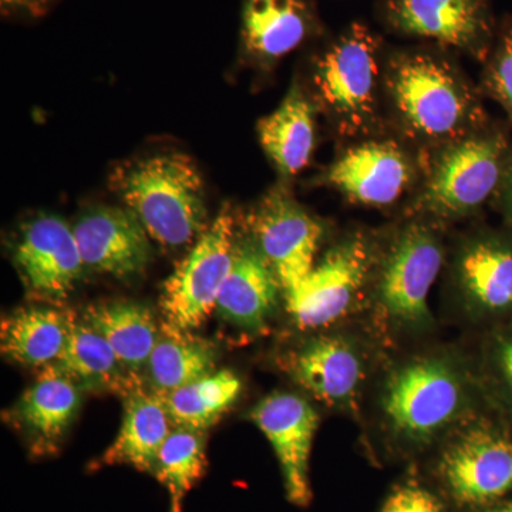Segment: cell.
<instances>
[{"label": "cell", "mask_w": 512, "mask_h": 512, "mask_svg": "<svg viewBox=\"0 0 512 512\" xmlns=\"http://www.w3.org/2000/svg\"><path fill=\"white\" fill-rule=\"evenodd\" d=\"M372 392V426L394 453L439 446L478 413L483 389L463 350L433 346L380 367Z\"/></svg>", "instance_id": "6da1fadb"}, {"label": "cell", "mask_w": 512, "mask_h": 512, "mask_svg": "<svg viewBox=\"0 0 512 512\" xmlns=\"http://www.w3.org/2000/svg\"><path fill=\"white\" fill-rule=\"evenodd\" d=\"M387 131L430 153L490 123L480 86L456 53L436 45L389 49L384 66Z\"/></svg>", "instance_id": "7a4b0ae2"}, {"label": "cell", "mask_w": 512, "mask_h": 512, "mask_svg": "<svg viewBox=\"0 0 512 512\" xmlns=\"http://www.w3.org/2000/svg\"><path fill=\"white\" fill-rule=\"evenodd\" d=\"M447 228L402 215L379 229L366 313L383 346L426 338L436 329L430 293L446 265Z\"/></svg>", "instance_id": "3957f363"}, {"label": "cell", "mask_w": 512, "mask_h": 512, "mask_svg": "<svg viewBox=\"0 0 512 512\" xmlns=\"http://www.w3.org/2000/svg\"><path fill=\"white\" fill-rule=\"evenodd\" d=\"M387 52L382 37L353 22L309 60V99L345 143L389 133L383 94Z\"/></svg>", "instance_id": "277c9868"}, {"label": "cell", "mask_w": 512, "mask_h": 512, "mask_svg": "<svg viewBox=\"0 0 512 512\" xmlns=\"http://www.w3.org/2000/svg\"><path fill=\"white\" fill-rule=\"evenodd\" d=\"M510 121L487 126L426 153L424 174L402 215L448 228L481 214L503 183L512 153Z\"/></svg>", "instance_id": "5b68a950"}, {"label": "cell", "mask_w": 512, "mask_h": 512, "mask_svg": "<svg viewBox=\"0 0 512 512\" xmlns=\"http://www.w3.org/2000/svg\"><path fill=\"white\" fill-rule=\"evenodd\" d=\"M113 183L161 247H184L207 229L204 184L197 165L185 154H160L128 164L119 168Z\"/></svg>", "instance_id": "8992f818"}, {"label": "cell", "mask_w": 512, "mask_h": 512, "mask_svg": "<svg viewBox=\"0 0 512 512\" xmlns=\"http://www.w3.org/2000/svg\"><path fill=\"white\" fill-rule=\"evenodd\" d=\"M377 247L379 229L350 228L335 239L301 285L285 296L292 325L301 332H322L366 312Z\"/></svg>", "instance_id": "52a82bcc"}, {"label": "cell", "mask_w": 512, "mask_h": 512, "mask_svg": "<svg viewBox=\"0 0 512 512\" xmlns=\"http://www.w3.org/2000/svg\"><path fill=\"white\" fill-rule=\"evenodd\" d=\"M375 333L333 328L315 332L286 353L284 369L316 402L356 414L383 362Z\"/></svg>", "instance_id": "ba28073f"}, {"label": "cell", "mask_w": 512, "mask_h": 512, "mask_svg": "<svg viewBox=\"0 0 512 512\" xmlns=\"http://www.w3.org/2000/svg\"><path fill=\"white\" fill-rule=\"evenodd\" d=\"M444 288L464 322L485 323L512 315V231L476 227L448 245Z\"/></svg>", "instance_id": "9c48e42d"}, {"label": "cell", "mask_w": 512, "mask_h": 512, "mask_svg": "<svg viewBox=\"0 0 512 512\" xmlns=\"http://www.w3.org/2000/svg\"><path fill=\"white\" fill-rule=\"evenodd\" d=\"M426 153L387 133L346 143L318 184L349 204L387 210L406 204L421 183Z\"/></svg>", "instance_id": "30bf717a"}, {"label": "cell", "mask_w": 512, "mask_h": 512, "mask_svg": "<svg viewBox=\"0 0 512 512\" xmlns=\"http://www.w3.org/2000/svg\"><path fill=\"white\" fill-rule=\"evenodd\" d=\"M437 448L441 483L460 507H483L511 493L512 439L480 413Z\"/></svg>", "instance_id": "8fae6325"}, {"label": "cell", "mask_w": 512, "mask_h": 512, "mask_svg": "<svg viewBox=\"0 0 512 512\" xmlns=\"http://www.w3.org/2000/svg\"><path fill=\"white\" fill-rule=\"evenodd\" d=\"M376 16L393 35L426 40L481 64L498 28L491 0H379Z\"/></svg>", "instance_id": "7c38bea8"}, {"label": "cell", "mask_w": 512, "mask_h": 512, "mask_svg": "<svg viewBox=\"0 0 512 512\" xmlns=\"http://www.w3.org/2000/svg\"><path fill=\"white\" fill-rule=\"evenodd\" d=\"M245 235L274 269L284 298L312 271L328 235V225L278 185L248 212Z\"/></svg>", "instance_id": "4fadbf2b"}, {"label": "cell", "mask_w": 512, "mask_h": 512, "mask_svg": "<svg viewBox=\"0 0 512 512\" xmlns=\"http://www.w3.org/2000/svg\"><path fill=\"white\" fill-rule=\"evenodd\" d=\"M235 242L234 217L224 210L165 281L160 299L165 323L192 332L217 309Z\"/></svg>", "instance_id": "5bb4252c"}, {"label": "cell", "mask_w": 512, "mask_h": 512, "mask_svg": "<svg viewBox=\"0 0 512 512\" xmlns=\"http://www.w3.org/2000/svg\"><path fill=\"white\" fill-rule=\"evenodd\" d=\"M249 419L274 448L289 503H312L309 461L319 427V413L298 393L274 392L252 407Z\"/></svg>", "instance_id": "9a60e30c"}, {"label": "cell", "mask_w": 512, "mask_h": 512, "mask_svg": "<svg viewBox=\"0 0 512 512\" xmlns=\"http://www.w3.org/2000/svg\"><path fill=\"white\" fill-rule=\"evenodd\" d=\"M15 264L30 295L49 303L69 298L84 268L73 228L55 215H40L23 225Z\"/></svg>", "instance_id": "2e32d148"}, {"label": "cell", "mask_w": 512, "mask_h": 512, "mask_svg": "<svg viewBox=\"0 0 512 512\" xmlns=\"http://www.w3.org/2000/svg\"><path fill=\"white\" fill-rule=\"evenodd\" d=\"M84 266L124 279L141 274L153 258L150 235L128 208L87 211L73 227Z\"/></svg>", "instance_id": "e0dca14e"}, {"label": "cell", "mask_w": 512, "mask_h": 512, "mask_svg": "<svg viewBox=\"0 0 512 512\" xmlns=\"http://www.w3.org/2000/svg\"><path fill=\"white\" fill-rule=\"evenodd\" d=\"M322 33L318 10L309 0H244L241 45L245 56L272 66Z\"/></svg>", "instance_id": "ac0fdd59"}, {"label": "cell", "mask_w": 512, "mask_h": 512, "mask_svg": "<svg viewBox=\"0 0 512 512\" xmlns=\"http://www.w3.org/2000/svg\"><path fill=\"white\" fill-rule=\"evenodd\" d=\"M279 298L284 299V289L272 266L247 235L237 238L217 312L232 325L259 330L278 308Z\"/></svg>", "instance_id": "d6986e66"}, {"label": "cell", "mask_w": 512, "mask_h": 512, "mask_svg": "<svg viewBox=\"0 0 512 512\" xmlns=\"http://www.w3.org/2000/svg\"><path fill=\"white\" fill-rule=\"evenodd\" d=\"M82 403V389L55 366L40 369L36 382L20 396L10 416L28 437L35 456H49L62 443Z\"/></svg>", "instance_id": "ffe728a7"}, {"label": "cell", "mask_w": 512, "mask_h": 512, "mask_svg": "<svg viewBox=\"0 0 512 512\" xmlns=\"http://www.w3.org/2000/svg\"><path fill=\"white\" fill-rule=\"evenodd\" d=\"M123 399L119 434L89 468L97 471L104 467L127 466L153 476L158 454L174 429L173 423L163 399L147 387L134 390Z\"/></svg>", "instance_id": "44dd1931"}, {"label": "cell", "mask_w": 512, "mask_h": 512, "mask_svg": "<svg viewBox=\"0 0 512 512\" xmlns=\"http://www.w3.org/2000/svg\"><path fill=\"white\" fill-rule=\"evenodd\" d=\"M53 366L87 392H106L126 397L143 387L141 376L134 375L120 362L114 350L84 320L72 316L66 345Z\"/></svg>", "instance_id": "7402d4cb"}, {"label": "cell", "mask_w": 512, "mask_h": 512, "mask_svg": "<svg viewBox=\"0 0 512 512\" xmlns=\"http://www.w3.org/2000/svg\"><path fill=\"white\" fill-rule=\"evenodd\" d=\"M316 110L308 93L293 84L281 106L258 123L266 156L285 180L301 173L316 147Z\"/></svg>", "instance_id": "603a6c76"}, {"label": "cell", "mask_w": 512, "mask_h": 512, "mask_svg": "<svg viewBox=\"0 0 512 512\" xmlns=\"http://www.w3.org/2000/svg\"><path fill=\"white\" fill-rule=\"evenodd\" d=\"M72 313L62 309L30 306L2 319V355L23 366L52 365L60 356L69 336Z\"/></svg>", "instance_id": "cb8c5ba5"}, {"label": "cell", "mask_w": 512, "mask_h": 512, "mask_svg": "<svg viewBox=\"0 0 512 512\" xmlns=\"http://www.w3.org/2000/svg\"><path fill=\"white\" fill-rule=\"evenodd\" d=\"M106 339L120 362L134 375L146 372L161 326L153 312L136 302H104L89 306L83 318Z\"/></svg>", "instance_id": "d4e9b609"}, {"label": "cell", "mask_w": 512, "mask_h": 512, "mask_svg": "<svg viewBox=\"0 0 512 512\" xmlns=\"http://www.w3.org/2000/svg\"><path fill=\"white\" fill-rule=\"evenodd\" d=\"M215 370L217 352L211 343L192 335L191 330L177 329L164 322L144 375L148 389L164 396Z\"/></svg>", "instance_id": "484cf974"}, {"label": "cell", "mask_w": 512, "mask_h": 512, "mask_svg": "<svg viewBox=\"0 0 512 512\" xmlns=\"http://www.w3.org/2000/svg\"><path fill=\"white\" fill-rule=\"evenodd\" d=\"M241 392V379L224 369L160 397L174 427L205 431L221 420Z\"/></svg>", "instance_id": "4316f807"}, {"label": "cell", "mask_w": 512, "mask_h": 512, "mask_svg": "<svg viewBox=\"0 0 512 512\" xmlns=\"http://www.w3.org/2000/svg\"><path fill=\"white\" fill-rule=\"evenodd\" d=\"M205 431L174 427L158 454L153 476L167 490L168 512H183L185 497L207 471Z\"/></svg>", "instance_id": "83f0119b"}, {"label": "cell", "mask_w": 512, "mask_h": 512, "mask_svg": "<svg viewBox=\"0 0 512 512\" xmlns=\"http://www.w3.org/2000/svg\"><path fill=\"white\" fill-rule=\"evenodd\" d=\"M478 86L485 99L497 103L512 124V13L498 20L497 35Z\"/></svg>", "instance_id": "f1b7e54d"}, {"label": "cell", "mask_w": 512, "mask_h": 512, "mask_svg": "<svg viewBox=\"0 0 512 512\" xmlns=\"http://www.w3.org/2000/svg\"><path fill=\"white\" fill-rule=\"evenodd\" d=\"M477 373L481 389L490 387L512 412V323L495 329L485 340Z\"/></svg>", "instance_id": "f546056e"}, {"label": "cell", "mask_w": 512, "mask_h": 512, "mask_svg": "<svg viewBox=\"0 0 512 512\" xmlns=\"http://www.w3.org/2000/svg\"><path fill=\"white\" fill-rule=\"evenodd\" d=\"M380 512H444L443 504L427 488L417 484L397 487L384 501Z\"/></svg>", "instance_id": "4dcf8cb0"}, {"label": "cell", "mask_w": 512, "mask_h": 512, "mask_svg": "<svg viewBox=\"0 0 512 512\" xmlns=\"http://www.w3.org/2000/svg\"><path fill=\"white\" fill-rule=\"evenodd\" d=\"M493 207L504 218L505 225L512 231V153L505 170L503 183L493 201Z\"/></svg>", "instance_id": "1f68e13d"}, {"label": "cell", "mask_w": 512, "mask_h": 512, "mask_svg": "<svg viewBox=\"0 0 512 512\" xmlns=\"http://www.w3.org/2000/svg\"><path fill=\"white\" fill-rule=\"evenodd\" d=\"M55 2L56 0H0L5 12L20 13L32 18L43 15Z\"/></svg>", "instance_id": "d6a6232c"}, {"label": "cell", "mask_w": 512, "mask_h": 512, "mask_svg": "<svg viewBox=\"0 0 512 512\" xmlns=\"http://www.w3.org/2000/svg\"><path fill=\"white\" fill-rule=\"evenodd\" d=\"M485 512H512V503L498 505V507L491 508Z\"/></svg>", "instance_id": "836d02e7"}]
</instances>
